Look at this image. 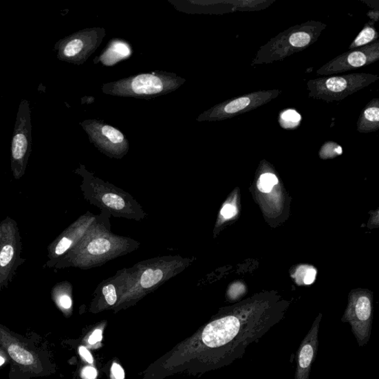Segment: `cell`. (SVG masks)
Returning a JSON list of instances; mask_svg holds the SVG:
<instances>
[{"label":"cell","instance_id":"obj_8","mask_svg":"<svg viewBox=\"0 0 379 379\" xmlns=\"http://www.w3.org/2000/svg\"><path fill=\"white\" fill-rule=\"evenodd\" d=\"M379 60L378 41L356 50L338 56L335 59L320 67L318 75H330L353 71L358 67L371 65Z\"/></svg>","mask_w":379,"mask_h":379},{"label":"cell","instance_id":"obj_6","mask_svg":"<svg viewBox=\"0 0 379 379\" xmlns=\"http://www.w3.org/2000/svg\"><path fill=\"white\" fill-rule=\"evenodd\" d=\"M21 248L17 223L8 217L0 222V288L12 279L21 258Z\"/></svg>","mask_w":379,"mask_h":379},{"label":"cell","instance_id":"obj_1","mask_svg":"<svg viewBox=\"0 0 379 379\" xmlns=\"http://www.w3.org/2000/svg\"><path fill=\"white\" fill-rule=\"evenodd\" d=\"M281 318L275 311L235 310L209 323L202 334V343L220 352L219 362L230 364L243 358L248 347L259 343Z\"/></svg>","mask_w":379,"mask_h":379},{"label":"cell","instance_id":"obj_7","mask_svg":"<svg viewBox=\"0 0 379 379\" xmlns=\"http://www.w3.org/2000/svg\"><path fill=\"white\" fill-rule=\"evenodd\" d=\"M281 91H259L226 101L213 107L204 113L199 120L216 121L233 118L239 114L255 110L274 100L279 96Z\"/></svg>","mask_w":379,"mask_h":379},{"label":"cell","instance_id":"obj_5","mask_svg":"<svg viewBox=\"0 0 379 379\" xmlns=\"http://www.w3.org/2000/svg\"><path fill=\"white\" fill-rule=\"evenodd\" d=\"M32 132L30 103L23 100L17 111L11 148L12 171L17 180L23 177L30 157Z\"/></svg>","mask_w":379,"mask_h":379},{"label":"cell","instance_id":"obj_11","mask_svg":"<svg viewBox=\"0 0 379 379\" xmlns=\"http://www.w3.org/2000/svg\"><path fill=\"white\" fill-rule=\"evenodd\" d=\"M83 127L97 147L107 151H121L129 148V142L119 130L95 120L85 121Z\"/></svg>","mask_w":379,"mask_h":379},{"label":"cell","instance_id":"obj_13","mask_svg":"<svg viewBox=\"0 0 379 379\" xmlns=\"http://www.w3.org/2000/svg\"><path fill=\"white\" fill-rule=\"evenodd\" d=\"M83 231L82 226H74L56 238L47 248V266L54 267L61 261V258L73 247Z\"/></svg>","mask_w":379,"mask_h":379},{"label":"cell","instance_id":"obj_19","mask_svg":"<svg viewBox=\"0 0 379 379\" xmlns=\"http://www.w3.org/2000/svg\"><path fill=\"white\" fill-rule=\"evenodd\" d=\"M301 116L294 110H288L280 116L279 122L283 129H294L299 123Z\"/></svg>","mask_w":379,"mask_h":379},{"label":"cell","instance_id":"obj_15","mask_svg":"<svg viewBox=\"0 0 379 379\" xmlns=\"http://www.w3.org/2000/svg\"><path fill=\"white\" fill-rule=\"evenodd\" d=\"M378 34L376 29L370 25H366L362 31L358 34L354 42L349 45V50H354L356 48L362 47L377 41Z\"/></svg>","mask_w":379,"mask_h":379},{"label":"cell","instance_id":"obj_4","mask_svg":"<svg viewBox=\"0 0 379 379\" xmlns=\"http://www.w3.org/2000/svg\"><path fill=\"white\" fill-rule=\"evenodd\" d=\"M378 80L377 75L364 73L320 77L307 82L308 96L327 102L342 101Z\"/></svg>","mask_w":379,"mask_h":379},{"label":"cell","instance_id":"obj_9","mask_svg":"<svg viewBox=\"0 0 379 379\" xmlns=\"http://www.w3.org/2000/svg\"><path fill=\"white\" fill-rule=\"evenodd\" d=\"M95 41L94 29H87L67 36L55 45L57 58L67 63L83 64L95 50Z\"/></svg>","mask_w":379,"mask_h":379},{"label":"cell","instance_id":"obj_14","mask_svg":"<svg viewBox=\"0 0 379 379\" xmlns=\"http://www.w3.org/2000/svg\"><path fill=\"white\" fill-rule=\"evenodd\" d=\"M379 129V100L369 103L359 116L357 130L359 133L375 132Z\"/></svg>","mask_w":379,"mask_h":379},{"label":"cell","instance_id":"obj_25","mask_svg":"<svg viewBox=\"0 0 379 379\" xmlns=\"http://www.w3.org/2000/svg\"><path fill=\"white\" fill-rule=\"evenodd\" d=\"M97 376V372L95 368L86 367L82 371V377L84 379H95Z\"/></svg>","mask_w":379,"mask_h":379},{"label":"cell","instance_id":"obj_26","mask_svg":"<svg viewBox=\"0 0 379 379\" xmlns=\"http://www.w3.org/2000/svg\"><path fill=\"white\" fill-rule=\"evenodd\" d=\"M111 371L116 379L124 378V372L120 365L113 363L111 367Z\"/></svg>","mask_w":379,"mask_h":379},{"label":"cell","instance_id":"obj_10","mask_svg":"<svg viewBox=\"0 0 379 379\" xmlns=\"http://www.w3.org/2000/svg\"><path fill=\"white\" fill-rule=\"evenodd\" d=\"M343 322L351 325L358 346H365L370 341L372 334L373 309L371 299L365 296L358 298L353 309L347 311Z\"/></svg>","mask_w":379,"mask_h":379},{"label":"cell","instance_id":"obj_22","mask_svg":"<svg viewBox=\"0 0 379 379\" xmlns=\"http://www.w3.org/2000/svg\"><path fill=\"white\" fill-rule=\"evenodd\" d=\"M103 202L105 205L114 210H122L125 205L122 198L113 193L105 194Z\"/></svg>","mask_w":379,"mask_h":379},{"label":"cell","instance_id":"obj_17","mask_svg":"<svg viewBox=\"0 0 379 379\" xmlns=\"http://www.w3.org/2000/svg\"><path fill=\"white\" fill-rule=\"evenodd\" d=\"M164 276L161 269H149L141 277V285L144 288H152L160 283Z\"/></svg>","mask_w":379,"mask_h":379},{"label":"cell","instance_id":"obj_21","mask_svg":"<svg viewBox=\"0 0 379 379\" xmlns=\"http://www.w3.org/2000/svg\"><path fill=\"white\" fill-rule=\"evenodd\" d=\"M57 303L62 308L69 310L72 306V300L69 295L63 292L62 284H58L53 290Z\"/></svg>","mask_w":379,"mask_h":379},{"label":"cell","instance_id":"obj_2","mask_svg":"<svg viewBox=\"0 0 379 379\" xmlns=\"http://www.w3.org/2000/svg\"><path fill=\"white\" fill-rule=\"evenodd\" d=\"M325 27L321 23L308 22L289 28L260 48L255 63L283 61L287 56L305 50L317 41Z\"/></svg>","mask_w":379,"mask_h":379},{"label":"cell","instance_id":"obj_30","mask_svg":"<svg viewBox=\"0 0 379 379\" xmlns=\"http://www.w3.org/2000/svg\"><path fill=\"white\" fill-rule=\"evenodd\" d=\"M4 363L5 359L2 356H0V366H2Z\"/></svg>","mask_w":379,"mask_h":379},{"label":"cell","instance_id":"obj_23","mask_svg":"<svg viewBox=\"0 0 379 379\" xmlns=\"http://www.w3.org/2000/svg\"><path fill=\"white\" fill-rule=\"evenodd\" d=\"M102 292L105 296L106 302L108 303L109 305H113L116 302V299H118L114 286L113 285H109L104 287Z\"/></svg>","mask_w":379,"mask_h":379},{"label":"cell","instance_id":"obj_24","mask_svg":"<svg viewBox=\"0 0 379 379\" xmlns=\"http://www.w3.org/2000/svg\"><path fill=\"white\" fill-rule=\"evenodd\" d=\"M237 213V209L235 206L230 205H226L221 210V215L226 219H230L235 217Z\"/></svg>","mask_w":379,"mask_h":379},{"label":"cell","instance_id":"obj_20","mask_svg":"<svg viewBox=\"0 0 379 379\" xmlns=\"http://www.w3.org/2000/svg\"><path fill=\"white\" fill-rule=\"evenodd\" d=\"M278 184V179L274 174L267 173L259 177L257 186L262 193H269Z\"/></svg>","mask_w":379,"mask_h":379},{"label":"cell","instance_id":"obj_16","mask_svg":"<svg viewBox=\"0 0 379 379\" xmlns=\"http://www.w3.org/2000/svg\"><path fill=\"white\" fill-rule=\"evenodd\" d=\"M8 354L15 362L23 365H30L34 363V358L32 354L25 349L17 345H12L8 347Z\"/></svg>","mask_w":379,"mask_h":379},{"label":"cell","instance_id":"obj_3","mask_svg":"<svg viewBox=\"0 0 379 379\" xmlns=\"http://www.w3.org/2000/svg\"><path fill=\"white\" fill-rule=\"evenodd\" d=\"M184 81L169 74H142L106 85L103 91L105 94L120 96H160L176 90Z\"/></svg>","mask_w":379,"mask_h":379},{"label":"cell","instance_id":"obj_29","mask_svg":"<svg viewBox=\"0 0 379 379\" xmlns=\"http://www.w3.org/2000/svg\"><path fill=\"white\" fill-rule=\"evenodd\" d=\"M80 355L85 359L86 362L92 364L94 362V358L87 348L85 347H80L79 349Z\"/></svg>","mask_w":379,"mask_h":379},{"label":"cell","instance_id":"obj_12","mask_svg":"<svg viewBox=\"0 0 379 379\" xmlns=\"http://www.w3.org/2000/svg\"><path fill=\"white\" fill-rule=\"evenodd\" d=\"M321 318L319 315L301 343L296 354V370L294 379H309L315 362L318 345Z\"/></svg>","mask_w":379,"mask_h":379},{"label":"cell","instance_id":"obj_27","mask_svg":"<svg viewBox=\"0 0 379 379\" xmlns=\"http://www.w3.org/2000/svg\"><path fill=\"white\" fill-rule=\"evenodd\" d=\"M316 270L314 268H310L307 270L305 278H304V283L305 285H310L312 284L316 279Z\"/></svg>","mask_w":379,"mask_h":379},{"label":"cell","instance_id":"obj_18","mask_svg":"<svg viewBox=\"0 0 379 379\" xmlns=\"http://www.w3.org/2000/svg\"><path fill=\"white\" fill-rule=\"evenodd\" d=\"M111 248V243L105 239H96L89 243L87 252L91 255H101L108 252Z\"/></svg>","mask_w":379,"mask_h":379},{"label":"cell","instance_id":"obj_28","mask_svg":"<svg viewBox=\"0 0 379 379\" xmlns=\"http://www.w3.org/2000/svg\"><path fill=\"white\" fill-rule=\"evenodd\" d=\"M102 337V330L96 329L90 336L89 339V343L91 345H95L96 343L101 341Z\"/></svg>","mask_w":379,"mask_h":379}]
</instances>
